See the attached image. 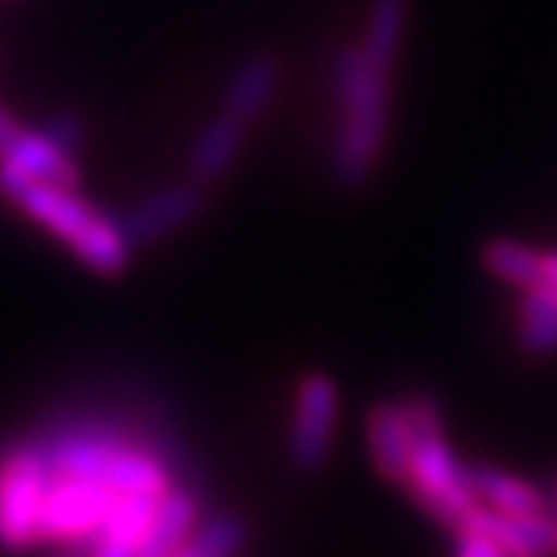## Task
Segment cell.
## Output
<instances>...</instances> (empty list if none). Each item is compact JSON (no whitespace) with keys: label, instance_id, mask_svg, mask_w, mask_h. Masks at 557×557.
<instances>
[{"label":"cell","instance_id":"7a4b0ae2","mask_svg":"<svg viewBox=\"0 0 557 557\" xmlns=\"http://www.w3.org/2000/svg\"><path fill=\"white\" fill-rule=\"evenodd\" d=\"M413 429V457H410V479L403 490L432 521H438L446 532H454L460 521L479 507L475 479L471 468L454 454L446 438L443 407L432 396H410L403 399Z\"/></svg>","mask_w":557,"mask_h":557},{"label":"cell","instance_id":"7c38bea8","mask_svg":"<svg viewBox=\"0 0 557 557\" xmlns=\"http://www.w3.org/2000/svg\"><path fill=\"white\" fill-rule=\"evenodd\" d=\"M281 87V65L277 58L256 54L248 62L238 65V73L227 83V98H223V112H231L234 120L252 123L259 112L274 101V94Z\"/></svg>","mask_w":557,"mask_h":557},{"label":"cell","instance_id":"603a6c76","mask_svg":"<svg viewBox=\"0 0 557 557\" xmlns=\"http://www.w3.org/2000/svg\"><path fill=\"white\" fill-rule=\"evenodd\" d=\"M554 518H557V493H554Z\"/></svg>","mask_w":557,"mask_h":557},{"label":"cell","instance_id":"7402d4cb","mask_svg":"<svg viewBox=\"0 0 557 557\" xmlns=\"http://www.w3.org/2000/svg\"><path fill=\"white\" fill-rule=\"evenodd\" d=\"M173 557H201V554H198V547H195V543H191V540H187V543H184V547H181V550H176Z\"/></svg>","mask_w":557,"mask_h":557},{"label":"cell","instance_id":"d6986e66","mask_svg":"<svg viewBox=\"0 0 557 557\" xmlns=\"http://www.w3.org/2000/svg\"><path fill=\"white\" fill-rule=\"evenodd\" d=\"M47 134H51L58 145L69 148L79 137V120H69V115H62V120H54L51 126H47Z\"/></svg>","mask_w":557,"mask_h":557},{"label":"cell","instance_id":"4fadbf2b","mask_svg":"<svg viewBox=\"0 0 557 557\" xmlns=\"http://www.w3.org/2000/svg\"><path fill=\"white\" fill-rule=\"evenodd\" d=\"M162 496H123L120 507L101 532L94 557H140V543L148 540L151 525H156Z\"/></svg>","mask_w":557,"mask_h":557},{"label":"cell","instance_id":"9c48e42d","mask_svg":"<svg viewBox=\"0 0 557 557\" xmlns=\"http://www.w3.org/2000/svg\"><path fill=\"white\" fill-rule=\"evenodd\" d=\"M0 162L11 165V170H18L26 181L33 184H58V187H73L79 184L76 176V165L69 159V148L58 145V140L47 134H29V129H22V137L11 145Z\"/></svg>","mask_w":557,"mask_h":557},{"label":"cell","instance_id":"52a82bcc","mask_svg":"<svg viewBox=\"0 0 557 557\" xmlns=\"http://www.w3.org/2000/svg\"><path fill=\"white\" fill-rule=\"evenodd\" d=\"M363 435H367V454H371L374 471L385 482H393L403 490L410 479V457H413V429H410L403 399L374 403L371 413H367Z\"/></svg>","mask_w":557,"mask_h":557},{"label":"cell","instance_id":"8992f818","mask_svg":"<svg viewBox=\"0 0 557 557\" xmlns=\"http://www.w3.org/2000/svg\"><path fill=\"white\" fill-rule=\"evenodd\" d=\"M47 485L40 511V540H83L104 532L123 496L101 482L65 479Z\"/></svg>","mask_w":557,"mask_h":557},{"label":"cell","instance_id":"ffe728a7","mask_svg":"<svg viewBox=\"0 0 557 557\" xmlns=\"http://www.w3.org/2000/svg\"><path fill=\"white\" fill-rule=\"evenodd\" d=\"M22 137V129H18V123L11 120V115L0 109V156H4V151L15 145V140Z\"/></svg>","mask_w":557,"mask_h":557},{"label":"cell","instance_id":"ac0fdd59","mask_svg":"<svg viewBox=\"0 0 557 557\" xmlns=\"http://www.w3.org/2000/svg\"><path fill=\"white\" fill-rule=\"evenodd\" d=\"M449 536H454V557H511L500 543H493L475 529H454Z\"/></svg>","mask_w":557,"mask_h":557},{"label":"cell","instance_id":"30bf717a","mask_svg":"<svg viewBox=\"0 0 557 557\" xmlns=\"http://www.w3.org/2000/svg\"><path fill=\"white\" fill-rule=\"evenodd\" d=\"M471 479H475L479 504L493 507V511L518 515V518H554V500H547L543 490H536L529 479L490 465L471 468Z\"/></svg>","mask_w":557,"mask_h":557},{"label":"cell","instance_id":"ba28073f","mask_svg":"<svg viewBox=\"0 0 557 557\" xmlns=\"http://www.w3.org/2000/svg\"><path fill=\"white\" fill-rule=\"evenodd\" d=\"M201 212V191L195 184L184 187H170V191H159L145 198L140 206L123 220V234L129 245H151L165 238V234L181 231L184 223H191Z\"/></svg>","mask_w":557,"mask_h":557},{"label":"cell","instance_id":"5b68a950","mask_svg":"<svg viewBox=\"0 0 557 557\" xmlns=\"http://www.w3.org/2000/svg\"><path fill=\"white\" fill-rule=\"evenodd\" d=\"M338 410H342V396L335 377L324 371L306 374L299 388H295L292 432H288V457L295 471L317 475L327 465L338 432Z\"/></svg>","mask_w":557,"mask_h":557},{"label":"cell","instance_id":"9a60e30c","mask_svg":"<svg viewBox=\"0 0 557 557\" xmlns=\"http://www.w3.org/2000/svg\"><path fill=\"white\" fill-rule=\"evenodd\" d=\"M195 518H198L195 493L176 490V485H173V490L162 496L156 525H151L148 540L140 543V557H173L187 540H191Z\"/></svg>","mask_w":557,"mask_h":557},{"label":"cell","instance_id":"6da1fadb","mask_svg":"<svg viewBox=\"0 0 557 557\" xmlns=\"http://www.w3.org/2000/svg\"><path fill=\"white\" fill-rule=\"evenodd\" d=\"M396 54L377 51L363 37L346 44L335 58V90L338 129L331 145V173L342 191H360L382 162L393 126V76Z\"/></svg>","mask_w":557,"mask_h":557},{"label":"cell","instance_id":"3957f363","mask_svg":"<svg viewBox=\"0 0 557 557\" xmlns=\"http://www.w3.org/2000/svg\"><path fill=\"white\" fill-rule=\"evenodd\" d=\"M18 206L51 234H58L90 270H98L104 277H115L126 270L129 238L123 227L109 216H101L98 209H90L73 187L29 184V191L18 198Z\"/></svg>","mask_w":557,"mask_h":557},{"label":"cell","instance_id":"2e32d148","mask_svg":"<svg viewBox=\"0 0 557 557\" xmlns=\"http://www.w3.org/2000/svg\"><path fill=\"white\" fill-rule=\"evenodd\" d=\"M482 267L511 288H536L543 277V248L518 238H493L482 245Z\"/></svg>","mask_w":557,"mask_h":557},{"label":"cell","instance_id":"8fae6325","mask_svg":"<svg viewBox=\"0 0 557 557\" xmlns=\"http://www.w3.org/2000/svg\"><path fill=\"white\" fill-rule=\"evenodd\" d=\"M245 126L248 123L234 120L231 112H220L216 120L201 126L191 156H187V173H191L195 184H212L231 170L245 145Z\"/></svg>","mask_w":557,"mask_h":557},{"label":"cell","instance_id":"277c9868","mask_svg":"<svg viewBox=\"0 0 557 557\" xmlns=\"http://www.w3.org/2000/svg\"><path fill=\"white\" fill-rule=\"evenodd\" d=\"M51 465L40 449H18L0 465V547L22 550L40 540V511L51 485Z\"/></svg>","mask_w":557,"mask_h":557},{"label":"cell","instance_id":"e0dca14e","mask_svg":"<svg viewBox=\"0 0 557 557\" xmlns=\"http://www.w3.org/2000/svg\"><path fill=\"white\" fill-rule=\"evenodd\" d=\"M245 540H248L245 521L234 518V515H220V518L206 521V525L191 536V543L198 547L201 557H238Z\"/></svg>","mask_w":557,"mask_h":557},{"label":"cell","instance_id":"5bb4252c","mask_svg":"<svg viewBox=\"0 0 557 557\" xmlns=\"http://www.w3.org/2000/svg\"><path fill=\"white\" fill-rule=\"evenodd\" d=\"M515 335L518 346L532 357L557 352V284H536V288L521 292Z\"/></svg>","mask_w":557,"mask_h":557},{"label":"cell","instance_id":"44dd1931","mask_svg":"<svg viewBox=\"0 0 557 557\" xmlns=\"http://www.w3.org/2000/svg\"><path fill=\"white\" fill-rule=\"evenodd\" d=\"M540 284H557V252H543V277Z\"/></svg>","mask_w":557,"mask_h":557}]
</instances>
